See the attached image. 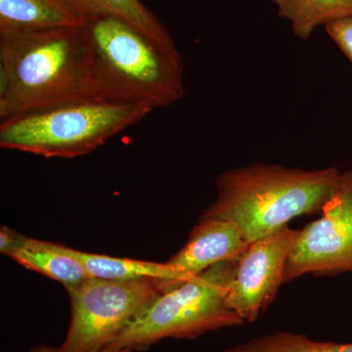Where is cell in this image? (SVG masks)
Wrapping results in <instances>:
<instances>
[{
    "mask_svg": "<svg viewBox=\"0 0 352 352\" xmlns=\"http://www.w3.org/2000/svg\"><path fill=\"white\" fill-rule=\"evenodd\" d=\"M238 261L214 264L161 294L106 351H145L164 339H195L210 331L242 325L245 322L227 303Z\"/></svg>",
    "mask_w": 352,
    "mask_h": 352,
    "instance_id": "cell-5",
    "label": "cell"
},
{
    "mask_svg": "<svg viewBox=\"0 0 352 352\" xmlns=\"http://www.w3.org/2000/svg\"><path fill=\"white\" fill-rule=\"evenodd\" d=\"M83 21L113 16L135 25L147 36L168 47H175L170 31L140 0H65Z\"/></svg>",
    "mask_w": 352,
    "mask_h": 352,
    "instance_id": "cell-13",
    "label": "cell"
},
{
    "mask_svg": "<svg viewBox=\"0 0 352 352\" xmlns=\"http://www.w3.org/2000/svg\"><path fill=\"white\" fill-rule=\"evenodd\" d=\"M325 30L352 63V16L331 23Z\"/></svg>",
    "mask_w": 352,
    "mask_h": 352,
    "instance_id": "cell-16",
    "label": "cell"
},
{
    "mask_svg": "<svg viewBox=\"0 0 352 352\" xmlns=\"http://www.w3.org/2000/svg\"><path fill=\"white\" fill-rule=\"evenodd\" d=\"M249 245L231 222L200 217L186 244L166 263L186 283L214 264L237 261Z\"/></svg>",
    "mask_w": 352,
    "mask_h": 352,
    "instance_id": "cell-9",
    "label": "cell"
},
{
    "mask_svg": "<svg viewBox=\"0 0 352 352\" xmlns=\"http://www.w3.org/2000/svg\"><path fill=\"white\" fill-rule=\"evenodd\" d=\"M340 176L336 168L305 170L264 164L227 170L217 177V200L201 217L231 222L251 244L296 217L321 212Z\"/></svg>",
    "mask_w": 352,
    "mask_h": 352,
    "instance_id": "cell-3",
    "label": "cell"
},
{
    "mask_svg": "<svg viewBox=\"0 0 352 352\" xmlns=\"http://www.w3.org/2000/svg\"><path fill=\"white\" fill-rule=\"evenodd\" d=\"M54 347L50 346H39L36 349H32V352H54ZM97 352H131L129 349H120V351H100Z\"/></svg>",
    "mask_w": 352,
    "mask_h": 352,
    "instance_id": "cell-18",
    "label": "cell"
},
{
    "mask_svg": "<svg viewBox=\"0 0 352 352\" xmlns=\"http://www.w3.org/2000/svg\"><path fill=\"white\" fill-rule=\"evenodd\" d=\"M223 352H352V342H316L300 333L277 332L229 347Z\"/></svg>",
    "mask_w": 352,
    "mask_h": 352,
    "instance_id": "cell-15",
    "label": "cell"
},
{
    "mask_svg": "<svg viewBox=\"0 0 352 352\" xmlns=\"http://www.w3.org/2000/svg\"><path fill=\"white\" fill-rule=\"evenodd\" d=\"M279 17L289 21L294 34L307 41L320 25L352 16V0H273Z\"/></svg>",
    "mask_w": 352,
    "mask_h": 352,
    "instance_id": "cell-14",
    "label": "cell"
},
{
    "mask_svg": "<svg viewBox=\"0 0 352 352\" xmlns=\"http://www.w3.org/2000/svg\"><path fill=\"white\" fill-rule=\"evenodd\" d=\"M149 109L92 95L0 122V147L43 157L85 156L138 124Z\"/></svg>",
    "mask_w": 352,
    "mask_h": 352,
    "instance_id": "cell-4",
    "label": "cell"
},
{
    "mask_svg": "<svg viewBox=\"0 0 352 352\" xmlns=\"http://www.w3.org/2000/svg\"><path fill=\"white\" fill-rule=\"evenodd\" d=\"M298 230L288 226L254 241L238 261L227 303L244 322H254L283 284L285 265Z\"/></svg>",
    "mask_w": 352,
    "mask_h": 352,
    "instance_id": "cell-8",
    "label": "cell"
},
{
    "mask_svg": "<svg viewBox=\"0 0 352 352\" xmlns=\"http://www.w3.org/2000/svg\"><path fill=\"white\" fill-rule=\"evenodd\" d=\"M92 95L80 27L0 31V120Z\"/></svg>",
    "mask_w": 352,
    "mask_h": 352,
    "instance_id": "cell-1",
    "label": "cell"
},
{
    "mask_svg": "<svg viewBox=\"0 0 352 352\" xmlns=\"http://www.w3.org/2000/svg\"><path fill=\"white\" fill-rule=\"evenodd\" d=\"M25 236L17 233L7 226L0 228V252L1 254L10 256L24 240Z\"/></svg>",
    "mask_w": 352,
    "mask_h": 352,
    "instance_id": "cell-17",
    "label": "cell"
},
{
    "mask_svg": "<svg viewBox=\"0 0 352 352\" xmlns=\"http://www.w3.org/2000/svg\"><path fill=\"white\" fill-rule=\"evenodd\" d=\"M65 0H0V31L80 27Z\"/></svg>",
    "mask_w": 352,
    "mask_h": 352,
    "instance_id": "cell-11",
    "label": "cell"
},
{
    "mask_svg": "<svg viewBox=\"0 0 352 352\" xmlns=\"http://www.w3.org/2000/svg\"><path fill=\"white\" fill-rule=\"evenodd\" d=\"M27 270L63 284L65 288L76 287L90 278L80 261L66 254L61 245L25 236L22 244L10 254Z\"/></svg>",
    "mask_w": 352,
    "mask_h": 352,
    "instance_id": "cell-12",
    "label": "cell"
},
{
    "mask_svg": "<svg viewBox=\"0 0 352 352\" xmlns=\"http://www.w3.org/2000/svg\"><path fill=\"white\" fill-rule=\"evenodd\" d=\"M72 317L65 342L54 352L103 351L161 295L157 280L90 277L67 289Z\"/></svg>",
    "mask_w": 352,
    "mask_h": 352,
    "instance_id": "cell-6",
    "label": "cell"
},
{
    "mask_svg": "<svg viewBox=\"0 0 352 352\" xmlns=\"http://www.w3.org/2000/svg\"><path fill=\"white\" fill-rule=\"evenodd\" d=\"M66 254L82 263L90 277L100 279L124 280L149 279L157 280L162 293L170 291L184 284L179 273L168 263H151L138 259L115 258L104 254H89L61 245Z\"/></svg>",
    "mask_w": 352,
    "mask_h": 352,
    "instance_id": "cell-10",
    "label": "cell"
},
{
    "mask_svg": "<svg viewBox=\"0 0 352 352\" xmlns=\"http://www.w3.org/2000/svg\"><path fill=\"white\" fill-rule=\"evenodd\" d=\"M321 217L298 230L285 265L283 283L312 273L352 272V170L342 173Z\"/></svg>",
    "mask_w": 352,
    "mask_h": 352,
    "instance_id": "cell-7",
    "label": "cell"
},
{
    "mask_svg": "<svg viewBox=\"0 0 352 352\" xmlns=\"http://www.w3.org/2000/svg\"><path fill=\"white\" fill-rule=\"evenodd\" d=\"M80 29L91 53L97 96L153 111L185 94L183 59L176 47L113 16L85 20Z\"/></svg>",
    "mask_w": 352,
    "mask_h": 352,
    "instance_id": "cell-2",
    "label": "cell"
}]
</instances>
